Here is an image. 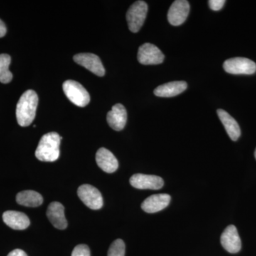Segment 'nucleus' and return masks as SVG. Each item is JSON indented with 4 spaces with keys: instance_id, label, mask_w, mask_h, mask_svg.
<instances>
[{
    "instance_id": "24",
    "label": "nucleus",
    "mask_w": 256,
    "mask_h": 256,
    "mask_svg": "<svg viewBox=\"0 0 256 256\" xmlns=\"http://www.w3.org/2000/svg\"><path fill=\"white\" fill-rule=\"evenodd\" d=\"M8 256H28L26 255V252L21 249H15L8 254Z\"/></svg>"
},
{
    "instance_id": "11",
    "label": "nucleus",
    "mask_w": 256,
    "mask_h": 256,
    "mask_svg": "<svg viewBox=\"0 0 256 256\" xmlns=\"http://www.w3.org/2000/svg\"><path fill=\"white\" fill-rule=\"evenodd\" d=\"M220 244L230 254H236L240 252L242 240L235 226H228L226 228L220 236Z\"/></svg>"
},
{
    "instance_id": "9",
    "label": "nucleus",
    "mask_w": 256,
    "mask_h": 256,
    "mask_svg": "<svg viewBox=\"0 0 256 256\" xmlns=\"http://www.w3.org/2000/svg\"><path fill=\"white\" fill-rule=\"evenodd\" d=\"M130 183L138 190H158L164 186V180L156 175L136 174L130 178Z\"/></svg>"
},
{
    "instance_id": "21",
    "label": "nucleus",
    "mask_w": 256,
    "mask_h": 256,
    "mask_svg": "<svg viewBox=\"0 0 256 256\" xmlns=\"http://www.w3.org/2000/svg\"><path fill=\"white\" fill-rule=\"evenodd\" d=\"M126 254V245L124 240L117 239L111 244L108 256H124Z\"/></svg>"
},
{
    "instance_id": "17",
    "label": "nucleus",
    "mask_w": 256,
    "mask_h": 256,
    "mask_svg": "<svg viewBox=\"0 0 256 256\" xmlns=\"http://www.w3.org/2000/svg\"><path fill=\"white\" fill-rule=\"evenodd\" d=\"M186 88L188 84L185 82H169L156 88L154 90V94L158 97H174L180 95Z\"/></svg>"
},
{
    "instance_id": "19",
    "label": "nucleus",
    "mask_w": 256,
    "mask_h": 256,
    "mask_svg": "<svg viewBox=\"0 0 256 256\" xmlns=\"http://www.w3.org/2000/svg\"><path fill=\"white\" fill-rule=\"evenodd\" d=\"M16 200L18 204L28 207H38L43 203L42 195L32 190L20 192L16 195Z\"/></svg>"
},
{
    "instance_id": "18",
    "label": "nucleus",
    "mask_w": 256,
    "mask_h": 256,
    "mask_svg": "<svg viewBox=\"0 0 256 256\" xmlns=\"http://www.w3.org/2000/svg\"><path fill=\"white\" fill-rule=\"evenodd\" d=\"M220 122L224 124L226 131L233 141H236L240 136V128L235 119L226 111L218 109L217 110Z\"/></svg>"
},
{
    "instance_id": "3",
    "label": "nucleus",
    "mask_w": 256,
    "mask_h": 256,
    "mask_svg": "<svg viewBox=\"0 0 256 256\" xmlns=\"http://www.w3.org/2000/svg\"><path fill=\"white\" fill-rule=\"evenodd\" d=\"M63 90L70 102L78 107H85L90 102L88 92L82 84L75 80H66L63 84Z\"/></svg>"
},
{
    "instance_id": "23",
    "label": "nucleus",
    "mask_w": 256,
    "mask_h": 256,
    "mask_svg": "<svg viewBox=\"0 0 256 256\" xmlns=\"http://www.w3.org/2000/svg\"><path fill=\"white\" fill-rule=\"evenodd\" d=\"M225 2L224 0H210L208 1V4L210 9L214 11H218L222 9Z\"/></svg>"
},
{
    "instance_id": "1",
    "label": "nucleus",
    "mask_w": 256,
    "mask_h": 256,
    "mask_svg": "<svg viewBox=\"0 0 256 256\" xmlns=\"http://www.w3.org/2000/svg\"><path fill=\"white\" fill-rule=\"evenodd\" d=\"M38 102V96L34 90H26L22 95L16 109V120L20 126L28 127L32 124L36 116Z\"/></svg>"
},
{
    "instance_id": "14",
    "label": "nucleus",
    "mask_w": 256,
    "mask_h": 256,
    "mask_svg": "<svg viewBox=\"0 0 256 256\" xmlns=\"http://www.w3.org/2000/svg\"><path fill=\"white\" fill-rule=\"evenodd\" d=\"M96 160L99 168L109 174L114 172L118 168V161L114 154L106 148H101L98 150Z\"/></svg>"
},
{
    "instance_id": "25",
    "label": "nucleus",
    "mask_w": 256,
    "mask_h": 256,
    "mask_svg": "<svg viewBox=\"0 0 256 256\" xmlns=\"http://www.w3.org/2000/svg\"><path fill=\"white\" fill-rule=\"evenodd\" d=\"M6 33V28L4 23L0 20V38L4 36Z\"/></svg>"
},
{
    "instance_id": "8",
    "label": "nucleus",
    "mask_w": 256,
    "mask_h": 256,
    "mask_svg": "<svg viewBox=\"0 0 256 256\" xmlns=\"http://www.w3.org/2000/svg\"><path fill=\"white\" fill-rule=\"evenodd\" d=\"M74 60L76 63L85 67L98 76L102 77L105 75V68L97 55L90 53L78 54L74 56Z\"/></svg>"
},
{
    "instance_id": "6",
    "label": "nucleus",
    "mask_w": 256,
    "mask_h": 256,
    "mask_svg": "<svg viewBox=\"0 0 256 256\" xmlns=\"http://www.w3.org/2000/svg\"><path fill=\"white\" fill-rule=\"evenodd\" d=\"M224 68L226 72L230 74L252 75L256 73V64L248 58L236 57L226 60Z\"/></svg>"
},
{
    "instance_id": "15",
    "label": "nucleus",
    "mask_w": 256,
    "mask_h": 256,
    "mask_svg": "<svg viewBox=\"0 0 256 256\" xmlns=\"http://www.w3.org/2000/svg\"><path fill=\"white\" fill-rule=\"evenodd\" d=\"M47 217L55 228L64 230L66 228L68 223L64 214V206L60 202H54L48 206Z\"/></svg>"
},
{
    "instance_id": "26",
    "label": "nucleus",
    "mask_w": 256,
    "mask_h": 256,
    "mask_svg": "<svg viewBox=\"0 0 256 256\" xmlns=\"http://www.w3.org/2000/svg\"><path fill=\"white\" fill-rule=\"evenodd\" d=\"M255 158H256V150H255Z\"/></svg>"
},
{
    "instance_id": "10",
    "label": "nucleus",
    "mask_w": 256,
    "mask_h": 256,
    "mask_svg": "<svg viewBox=\"0 0 256 256\" xmlns=\"http://www.w3.org/2000/svg\"><path fill=\"white\" fill-rule=\"evenodd\" d=\"M190 3L186 0H176L170 6L168 12V21L173 26L182 24L190 13Z\"/></svg>"
},
{
    "instance_id": "22",
    "label": "nucleus",
    "mask_w": 256,
    "mask_h": 256,
    "mask_svg": "<svg viewBox=\"0 0 256 256\" xmlns=\"http://www.w3.org/2000/svg\"><path fill=\"white\" fill-rule=\"evenodd\" d=\"M72 256H90V249L85 244H80L74 249Z\"/></svg>"
},
{
    "instance_id": "12",
    "label": "nucleus",
    "mask_w": 256,
    "mask_h": 256,
    "mask_svg": "<svg viewBox=\"0 0 256 256\" xmlns=\"http://www.w3.org/2000/svg\"><path fill=\"white\" fill-rule=\"evenodd\" d=\"M171 196L166 194L152 195L142 202L141 207L148 214H154L169 206Z\"/></svg>"
},
{
    "instance_id": "13",
    "label": "nucleus",
    "mask_w": 256,
    "mask_h": 256,
    "mask_svg": "<svg viewBox=\"0 0 256 256\" xmlns=\"http://www.w3.org/2000/svg\"><path fill=\"white\" fill-rule=\"evenodd\" d=\"M127 117L126 108L122 104H116L112 106V110L108 112V124L114 130L120 131L126 126Z\"/></svg>"
},
{
    "instance_id": "5",
    "label": "nucleus",
    "mask_w": 256,
    "mask_h": 256,
    "mask_svg": "<svg viewBox=\"0 0 256 256\" xmlns=\"http://www.w3.org/2000/svg\"><path fill=\"white\" fill-rule=\"evenodd\" d=\"M78 196L86 206L98 210L104 206V200L99 190L90 184H82L78 188Z\"/></svg>"
},
{
    "instance_id": "4",
    "label": "nucleus",
    "mask_w": 256,
    "mask_h": 256,
    "mask_svg": "<svg viewBox=\"0 0 256 256\" xmlns=\"http://www.w3.org/2000/svg\"><path fill=\"white\" fill-rule=\"evenodd\" d=\"M148 12V4L144 1H137L128 10L126 18L128 28L133 33H137L142 28Z\"/></svg>"
},
{
    "instance_id": "16",
    "label": "nucleus",
    "mask_w": 256,
    "mask_h": 256,
    "mask_svg": "<svg viewBox=\"0 0 256 256\" xmlns=\"http://www.w3.org/2000/svg\"><path fill=\"white\" fill-rule=\"evenodd\" d=\"M2 218L4 223L14 230H24L30 225V218L22 212L8 210L3 214Z\"/></svg>"
},
{
    "instance_id": "2",
    "label": "nucleus",
    "mask_w": 256,
    "mask_h": 256,
    "mask_svg": "<svg viewBox=\"0 0 256 256\" xmlns=\"http://www.w3.org/2000/svg\"><path fill=\"white\" fill-rule=\"evenodd\" d=\"M62 139L60 134L54 132H48L42 136L35 152L37 159L47 162H52L58 160Z\"/></svg>"
},
{
    "instance_id": "20",
    "label": "nucleus",
    "mask_w": 256,
    "mask_h": 256,
    "mask_svg": "<svg viewBox=\"0 0 256 256\" xmlns=\"http://www.w3.org/2000/svg\"><path fill=\"white\" fill-rule=\"evenodd\" d=\"M11 64V57L6 54H0V82L2 84H9L12 80V74L9 67Z\"/></svg>"
},
{
    "instance_id": "7",
    "label": "nucleus",
    "mask_w": 256,
    "mask_h": 256,
    "mask_svg": "<svg viewBox=\"0 0 256 256\" xmlns=\"http://www.w3.org/2000/svg\"><path fill=\"white\" fill-rule=\"evenodd\" d=\"M138 60L142 65H158L164 62V55L156 45L146 43L140 46Z\"/></svg>"
}]
</instances>
